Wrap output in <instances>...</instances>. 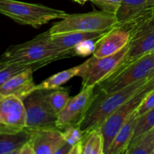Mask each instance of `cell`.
Wrapping results in <instances>:
<instances>
[{"label":"cell","instance_id":"cell-1","mask_svg":"<svg viewBox=\"0 0 154 154\" xmlns=\"http://www.w3.org/2000/svg\"><path fill=\"white\" fill-rule=\"evenodd\" d=\"M70 57L72 56L57 49L51 42L48 30L25 43L9 47L2 55L0 67L12 64L26 65L37 70L53 62Z\"/></svg>","mask_w":154,"mask_h":154},{"label":"cell","instance_id":"cell-2","mask_svg":"<svg viewBox=\"0 0 154 154\" xmlns=\"http://www.w3.org/2000/svg\"><path fill=\"white\" fill-rule=\"evenodd\" d=\"M153 78L154 77L140 80L131 85L110 93L97 92L94 101L80 125L84 134L95 128L101 127L111 114L144 88Z\"/></svg>","mask_w":154,"mask_h":154},{"label":"cell","instance_id":"cell-3","mask_svg":"<svg viewBox=\"0 0 154 154\" xmlns=\"http://www.w3.org/2000/svg\"><path fill=\"white\" fill-rule=\"evenodd\" d=\"M0 12L17 23L36 29L68 15L64 11L17 0H0Z\"/></svg>","mask_w":154,"mask_h":154},{"label":"cell","instance_id":"cell-4","mask_svg":"<svg viewBox=\"0 0 154 154\" xmlns=\"http://www.w3.org/2000/svg\"><path fill=\"white\" fill-rule=\"evenodd\" d=\"M116 14L105 11H94L84 14H69L55 23L49 29L51 35L71 32L106 31L117 24Z\"/></svg>","mask_w":154,"mask_h":154},{"label":"cell","instance_id":"cell-5","mask_svg":"<svg viewBox=\"0 0 154 154\" xmlns=\"http://www.w3.org/2000/svg\"><path fill=\"white\" fill-rule=\"evenodd\" d=\"M154 77V51L111 75L97 85V92L110 93L131 85L140 80Z\"/></svg>","mask_w":154,"mask_h":154},{"label":"cell","instance_id":"cell-6","mask_svg":"<svg viewBox=\"0 0 154 154\" xmlns=\"http://www.w3.org/2000/svg\"><path fill=\"white\" fill-rule=\"evenodd\" d=\"M51 90H36L23 99L26 112V127L31 129L57 127V114L49 102Z\"/></svg>","mask_w":154,"mask_h":154},{"label":"cell","instance_id":"cell-7","mask_svg":"<svg viewBox=\"0 0 154 154\" xmlns=\"http://www.w3.org/2000/svg\"><path fill=\"white\" fill-rule=\"evenodd\" d=\"M129 47V43L114 55L102 58L93 56L82 63L81 70L78 75L82 79V88L96 87L109 78L123 61Z\"/></svg>","mask_w":154,"mask_h":154},{"label":"cell","instance_id":"cell-8","mask_svg":"<svg viewBox=\"0 0 154 154\" xmlns=\"http://www.w3.org/2000/svg\"><path fill=\"white\" fill-rule=\"evenodd\" d=\"M154 89V78L145 87L134 95L127 102L117 108L113 114L106 119L101 126V129L105 139V154H107L108 149L120 128L132 117L137 111L139 105L147 95Z\"/></svg>","mask_w":154,"mask_h":154},{"label":"cell","instance_id":"cell-9","mask_svg":"<svg viewBox=\"0 0 154 154\" xmlns=\"http://www.w3.org/2000/svg\"><path fill=\"white\" fill-rule=\"evenodd\" d=\"M95 88H82L78 95L70 98L64 109L57 114V127L59 129L62 131L71 124L81 125L96 98Z\"/></svg>","mask_w":154,"mask_h":154},{"label":"cell","instance_id":"cell-10","mask_svg":"<svg viewBox=\"0 0 154 154\" xmlns=\"http://www.w3.org/2000/svg\"><path fill=\"white\" fill-rule=\"evenodd\" d=\"M26 128L23 101L14 95L0 97V133H10Z\"/></svg>","mask_w":154,"mask_h":154},{"label":"cell","instance_id":"cell-11","mask_svg":"<svg viewBox=\"0 0 154 154\" xmlns=\"http://www.w3.org/2000/svg\"><path fill=\"white\" fill-rule=\"evenodd\" d=\"M153 51L154 25L151 24L131 38L127 54L112 75L123 70L135 60Z\"/></svg>","mask_w":154,"mask_h":154},{"label":"cell","instance_id":"cell-12","mask_svg":"<svg viewBox=\"0 0 154 154\" xmlns=\"http://www.w3.org/2000/svg\"><path fill=\"white\" fill-rule=\"evenodd\" d=\"M131 35L123 28L115 26L99 38L95 45L93 54L102 58L114 55L124 48L131 41Z\"/></svg>","mask_w":154,"mask_h":154},{"label":"cell","instance_id":"cell-13","mask_svg":"<svg viewBox=\"0 0 154 154\" xmlns=\"http://www.w3.org/2000/svg\"><path fill=\"white\" fill-rule=\"evenodd\" d=\"M31 142L35 154H56L66 140L60 129L51 127L35 129Z\"/></svg>","mask_w":154,"mask_h":154},{"label":"cell","instance_id":"cell-14","mask_svg":"<svg viewBox=\"0 0 154 154\" xmlns=\"http://www.w3.org/2000/svg\"><path fill=\"white\" fill-rule=\"evenodd\" d=\"M34 71V69L29 68L0 85V97L14 95L21 99H24L35 91L37 85L33 80Z\"/></svg>","mask_w":154,"mask_h":154},{"label":"cell","instance_id":"cell-15","mask_svg":"<svg viewBox=\"0 0 154 154\" xmlns=\"http://www.w3.org/2000/svg\"><path fill=\"white\" fill-rule=\"evenodd\" d=\"M109 30L98 32H71L51 35V39L54 46L63 54L75 57V48L81 42L90 39H99L106 34Z\"/></svg>","mask_w":154,"mask_h":154},{"label":"cell","instance_id":"cell-16","mask_svg":"<svg viewBox=\"0 0 154 154\" xmlns=\"http://www.w3.org/2000/svg\"><path fill=\"white\" fill-rule=\"evenodd\" d=\"M138 118V115L135 111L116 134L107 154H126L133 138Z\"/></svg>","mask_w":154,"mask_h":154},{"label":"cell","instance_id":"cell-17","mask_svg":"<svg viewBox=\"0 0 154 154\" xmlns=\"http://www.w3.org/2000/svg\"><path fill=\"white\" fill-rule=\"evenodd\" d=\"M34 129L25 128L10 133H0V154H16V152L32 137Z\"/></svg>","mask_w":154,"mask_h":154},{"label":"cell","instance_id":"cell-18","mask_svg":"<svg viewBox=\"0 0 154 154\" xmlns=\"http://www.w3.org/2000/svg\"><path fill=\"white\" fill-rule=\"evenodd\" d=\"M153 17V8L150 6L137 12L123 22L117 23L116 26L126 29L131 35V38H133L135 35L151 25Z\"/></svg>","mask_w":154,"mask_h":154},{"label":"cell","instance_id":"cell-19","mask_svg":"<svg viewBox=\"0 0 154 154\" xmlns=\"http://www.w3.org/2000/svg\"><path fill=\"white\" fill-rule=\"evenodd\" d=\"M81 141L83 154H105V139L101 127L84 134Z\"/></svg>","mask_w":154,"mask_h":154},{"label":"cell","instance_id":"cell-20","mask_svg":"<svg viewBox=\"0 0 154 154\" xmlns=\"http://www.w3.org/2000/svg\"><path fill=\"white\" fill-rule=\"evenodd\" d=\"M81 70V64L55 74L38 84L37 90H54L61 88V86L63 84H66L74 77L78 76Z\"/></svg>","mask_w":154,"mask_h":154},{"label":"cell","instance_id":"cell-21","mask_svg":"<svg viewBox=\"0 0 154 154\" xmlns=\"http://www.w3.org/2000/svg\"><path fill=\"white\" fill-rule=\"evenodd\" d=\"M126 154H154V128L132 140Z\"/></svg>","mask_w":154,"mask_h":154},{"label":"cell","instance_id":"cell-22","mask_svg":"<svg viewBox=\"0 0 154 154\" xmlns=\"http://www.w3.org/2000/svg\"><path fill=\"white\" fill-rule=\"evenodd\" d=\"M153 0H123L116 13L118 23L123 22L142 9L153 6Z\"/></svg>","mask_w":154,"mask_h":154},{"label":"cell","instance_id":"cell-23","mask_svg":"<svg viewBox=\"0 0 154 154\" xmlns=\"http://www.w3.org/2000/svg\"><path fill=\"white\" fill-rule=\"evenodd\" d=\"M69 90L66 89L60 88L51 90L49 94V102L57 114L64 109L70 99Z\"/></svg>","mask_w":154,"mask_h":154},{"label":"cell","instance_id":"cell-24","mask_svg":"<svg viewBox=\"0 0 154 154\" xmlns=\"http://www.w3.org/2000/svg\"><path fill=\"white\" fill-rule=\"evenodd\" d=\"M154 128V108L138 118L132 140Z\"/></svg>","mask_w":154,"mask_h":154},{"label":"cell","instance_id":"cell-25","mask_svg":"<svg viewBox=\"0 0 154 154\" xmlns=\"http://www.w3.org/2000/svg\"><path fill=\"white\" fill-rule=\"evenodd\" d=\"M29 68H32L35 71L33 66H26V65L12 64L0 67V85L5 84L11 78L14 77L15 75L29 69Z\"/></svg>","mask_w":154,"mask_h":154},{"label":"cell","instance_id":"cell-26","mask_svg":"<svg viewBox=\"0 0 154 154\" xmlns=\"http://www.w3.org/2000/svg\"><path fill=\"white\" fill-rule=\"evenodd\" d=\"M62 132L66 142L72 146L81 141L84 136V132H82L79 125L76 124L69 125L63 129Z\"/></svg>","mask_w":154,"mask_h":154},{"label":"cell","instance_id":"cell-27","mask_svg":"<svg viewBox=\"0 0 154 154\" xmlns=\"http://www.w3.org/2000/svg\"><path fill=\"white\" fill-rule=\"evenodd\" d=\"M101 10L116 14L123 0H90Z\"/></svg>","mask_w":154,"mask_h":154},{"label":"cell","instance_id":"cell-28","mask_svg":"<svg viewBox=\"0 0 154 154\" xmlns=\"http://www.w3.org/2000/svg\"><path fill=\"white\" fill-rule=\"evenodd\" d=\"M97 40L98 39H90V40L84 41L78 44L75 48L76 56H87L91 53H93Z\"/></svg>","mask_w":154,"mask_h":154},{"label":"cell","instance_id":"cell-29","mask_svg":"<svg viewBox=\"0 0 154 154\" xmlns=\"http://www.w3.org/2000/svg\"><path fill=\"white\" fill-rule=\"evenodd\" d=\"M154 108V89L153 90L150 92L147 95L145 98H144V100L142 101V102L141 103V105H139L138 108L137 109V114H138V117L143 115L144 114H145L146 112H147L148 111H150V109Z\"/></svg>","mask_w":154,"mask_h":154},{"label":"cell","instance_id":"cell-30","mask_svg":"<svg viewBox=\"0 0 154 154\" xmlns=\"http://www.w3.org/2000/svg\"><path fill=\"white\" fill-rule=\"evenodd\" d=\"M16 154H35L34 149H33L31 140L27 143H26L21 148H20L16 152Z\"/></svg>","mask_w":154,"mask_h":154},{"label":"cell","instance_id":"cell-31","mask_svg":"<svg viewBox=\"0 0 154 154\" xmlns=\"http://www.w3.org/2000/svg\"><path fill=\"white\" fill-rule=\"evenodd\" d=\"M81 141L72 146L70 150H69V154H83L82 141Z\"/></svg>","mask_w":154,"mask_h":154},{"label":"cell","instance_id":"cell-32","mask_svg":"<svg viewBox=\"0 0 154 154\" xmlns=\"http://www.w3.org/2000/svg\"><path fill=\"white\" fill-rule=\"evenodd\" d=\"M71 147H72V145L66 141V143L63 144V145L60 147V149L57 150L56 154H69Z\"/></svg>","mask_w":154,"mask_h":154},{"label":"cell","instance_id":"cell-33","mask_svg":"<svg viewBox=\"0 0 154 154\" xmlns=\"http://www.w3.org/2000/svg\"><path fill=\"white\" fill-rule=\"evenodd\" d=\"M151 24H152V25H154V17L153 18V20H152V22H151Z\"/></svg>","mask_w":154,"mask_h":154},{"label":"cell","instance_id":"cell-34","mask_svg":"<svg viewBox=\"0 0 154 154\" xmlns=\"http://www.w3.org/2000/svg\"><path fill=\"white\" fill-rule=\"evenodd\" d=\"M74 1H75V2H77L79 3V0H74Z\"/></svg>","mask_w":154,"mask_h":154},{"label":"cell","instance_id":"cell-35","mask_svg":"<svg viewBox=\"0 0 154 154\" xmlns=\"http://www.w3.org/2000/svg\"><path fill=\"white\" fill-rule=\"evenodd\" d=\"M153 1H154V0H153Z\"/></svg>","mask_w":154,"mask_h":154}]
</instances>
